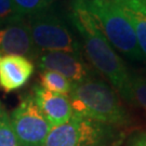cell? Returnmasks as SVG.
Here are the masks:
<instances>
[{"label":"cell","instance_id":"cell-10","mask_svg":"<svg viewBox=\"0 0 146 146\" xmlns=\"http://www.w3.org/2000/svg\"><path fill=\"white\" fill-rule=\"evenodd\" d=\"M35 70L31 60L13 54H0V88L12 92L22 88Z\"/></svg>","mask_w":146,"mask_h":146},{"label":"cell","instance_id":"cell-11","mask_svg":"<svg viewBox=\"0 0 146 146\" xmlns=\"http://www.w3.org/2000/svg\"><path fill=\"white\" fill-rule=\"evenodd\" d=\"M39 86H41L42 88L47 89L49 91L68 95L73 87V82L61 74L52 70H42L40 73Z\"/></svg>","mask_w":146,"mask_h":146},{"label":"cell","instance_id":"cell-14","mask_svg":"<svg viewBox=\"0 0 146 146\" xmlns=\"http://www.w3.org/2000/svg\"><path fill=\"white\" fill-rule=\"evenodd\" d=\"M130 79L134 104L141 106L146 114V77L135 72H130Z\"/></svg>","mask_w":146,"mask_h":146},{"label":"cell","instance_id":"cell-3","mask_svg":"<svg viewBox=\"0 0 146 146\" xmlns=\"http://www.w3.org/2000/svg\"><path fill=\"white\" fill-rule=\"evenodd\" d=\"M74 3L93 16L115 50L131 61H143L134 28L118 3L114 0H75Z\"/></svg>","mask_w":146,"mask_h":146},{"label":"cell","instance_id":"cell-6","mask_svg":"<svg viewBox=\"0 0 146 146\" xmlns=\"http://www.w3.org/2000/svg\"><path fill=\"white\" fill-rule=\"evenodd\" d=\"M19 146H43L52 129L35 102L33 94L25 95L10 115Z\"/></svg>","mask_w":146,"mask_h":146},{"label":"cell","instance_id":"cell-16","mask_svg":"<svg viewBox=\"0 0 146 146\" xmlns=\"http://www.w3.org/2000/svg\"><path fill=\"white\" fill-rule=\"evenodd\" d=\"M26 19L17 10L13 0H0V27Z\"/></svg>","mask_w":146,"mask_h":146},{"label":"cell","instance_id":"cell-8","mask_svg":"<svg viewBox=\"0 0 146 146\" xmlns=\"http://www.w3.org/2000/svg\"><path fill=\"white\" fill-rule=\"evenodd\" d=\"M39 53L26 19L0 27V54L21 55L35 61Z\"/></svg>","mask_w":146,"mask_h":146},{"label":"cell","instance_id":"cell-12","mask_svg":"<svg viewBox=\"0 0 146 146\" xmlns=\"http://www.w3.org/2000/svg\"><path fill=\"white\" fill-rule=\"evenodd\" d=\"M0 146H19L10 115L0 103Z\"/></svg>","mask_w":146,"mask_h":146},{"label":"cell","instance_id":"cell-13","mask_svg":"<svg viewBox=\"0 0 146 146\" xmlns=\"http://www.w3.org/2000/svg\"><path fill=\"white\" fill-rule=\"evenodd\" d=\"M123 11H125V15L128 16L129 21L131 22L132 26L134 28L137 46L140 48L143 60L146 61V17L135 14L131 11L125 10V9H123Z\"/></svg>","mask_w":146,"mask_h":146},{"label":"cell","instance_id":"cell-1","mask_svg":"<svg viewBox=\"0 0 146 146\" xmlns=\"http://www.w3.org/2000/svg\"><path fill=\"white\" fill-rule=\"evenodd\" d=\"M69 19L82 38V51L94 69L110 81L125 102L135 105L131 89L130 72L105 37L95 19L74 2Z\"/></svg>","mask_w":146,"mask_h":146},{"label":"cell","instance_id":"cell-7","mask_svg":"<svg viewBox=\"0 0 146 146\" xmlns=\"http://www.w3.org/2000/svg\"><path fill=\"white\" fill-rule=\"evenodd\" d=\"M41 70H52L63 75L73 84L99 76L100 74L90 65L82 53L64 51H41L35 60Z\"/></svg>","mask_w":146,"mask_h":146},{"label":"cell","instance_id":"cell-18","mask_svg":"<svg viewBox=\"0 0 146 146\" xmlns=\"http://www.w3.org/2000/svg\"><path fill=\"white\" fill-rule=\"evenodd\" d=\"M128 146H146V132H141L132 136Z\"/></svg>","mask_w":146,"mask_h":146},{"label":"cell","instance_id":"cell-9","mask_svg":"<svg viewBox=\"0 0 146 146\" xmlns=\"http://www.w3.org/2000/svg\"><path fill=\"white\" fill-rule=\"evenodd\" d=\"M31 94L52 128L68 121L74 115L68 95L49 91L39 84L34 86Z\"/></svg>","mask_w":146,"mask_h":146},{"label":"cell","instance_id":"cell-15","mask_svg":"<svg viewBox=\"0 0 146 146\" xmlns=\"http://www.w3.org/2000/svg\"><path fill=\"white\" fill-rule=\"evenodd\" d=\"M53 1L54 0H13L17 10L25 17L49 10Z\"/></svg>","mask_w":146,"mask_h":146},{"label":"cell","instance_id":"cell-5","mask_svg":"<svg viewBox=\"0 0 146 146\" xmlns=\"http://www.w3.org/2000/svg\"><path fill=\"white\" fill-rule=\"evenodd\" d=\"M31 37L37 49L41 51H64L82 53V44L67 25L49 10L26 17Z\"/></svg>","mask_w":146,"mask_h":146},{"label":"cell","instance_id":"cell-17","mask_svg":"<svg viewBox=\"0 0 146 146\" xmlns=\"http://www.w3.org/2000/svg\"><path fill=\"white\" fill-rule=\"evenodd\" d=\"M116 3L135 14L146 17V0H114Z\"/></svg>","mask_w":146,"mask_h":146},{"label":"cell","instance_id":"cell-2","mask_svg":"<svg viewBox=\"0 0 146 146\" xmlns=\"http://www.w3.org/2000/svg\"><path fill=\"white\" fill-rule=\"evenodd\" d=\"M68 98L74 115L100 121L120 130H125L133 123L123 100L100 75L73 84Z\"/></svg>","mask_w":146,"mask_h":146},{"label":"cell","instance_id":"cell-4","mask_svg":"<svg viewBox=\"0 0 146 146\" xmlns=\"http://www.w3.org/2000/svg\"><path fill=\"white\" fill-rule=\"evenodd\" d=\"M123 130L100 121L73 115L62 125L53 127L43 146H118Z\"/></svg>","mask_w":146,"mask_h":146}]
</instances>
